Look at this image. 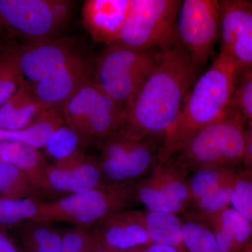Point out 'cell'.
Masks as SVG:
<instances>
[{"label":"cell","instance_id":"obj_1","mask_svg":"<svg viewBox=\"0 0 252 252\" xmlns=\"http://www.w3.org/2000/svg\"><path fill=\"white\" fill-rule=\"evenodd\" d=\"M201 68L181 45L163 51L157 67L126 109L121 130L135 137L165 136Z\"/></svg>","mask_w":252,"mask_h":252},{"label":"cell","instance_id":"obj_2","mask_svg":"<svg viewBox=\"0 0 252 252\" xmlns=\"http://www.w3.org/2000/svg\"><path fill=\"white\" fill-rule=\"evenodd\" d=\"M238 74L233 59L220 51L187 94L178 117L165 134L158 160L171 157L196 132L224 114L231 102Z\"/></svg>","mask_w":252,"mask_h":252},{"label":"cell","instance_id":"obj_3","mask_svg":"<svg viewBox=\"0 0 252 252\" xmlns=\"http://www.w3.org/2000/svg\"><path fill=\"white\" fill-rule=\"evenodd\" d=\"M247 123L233 107L187 141L171 158L187 173L204 167H235L243 162Z\"/></svg>","mask_w":252,"mask_h":252},{"label":"cell","instance_id":"obj_4","mask_svg":"<svg viewBox=\"0 0 252 252\" xmlns=\"http://www.w3.org/2000/svg\"><path fill=\"white\" fill-rule=\"evenodd\" d=\"M162 52L118 44L108 46L94 61L93 81L126 110L157 67Z\"/></svg>","mask_w":252,"mask_h":252},{"label":"cell","instance_id":"obj_5","mask_svg":"<svg viewBox=\"0 0 252 252\" xmlns=\"http://www.w3.org/2000/svg\"><path fill=\"white\" fill-rule=\"evenodd\" d=\"M135 203V185H107L51 201L41 200L34 220L65 222L90 229L99 220L125 211Z\"/></svg>","mask_w":252,"mask_h":252},{"label":"cell","instance_id":"obj_6","mask_svg":"<svg viewBox=\"0 0 252 252\" xmlns=\"http://www.w3.org/2000/svg\"><path fill=\"white\" fill-rule=\"evenodd\" d=\"M165 135L135 137L122 130L100 145L98 161L106 185H135L158 162Z\"/></svg>","mask_w":252,"mask_h":252},{"label":"cell","instance_id":"obj_7","mask_svg":"<svg viewBox=\"0 0 252 252\" xmlns=\"http://www.w3.org/2000/svg\"><path fill=\"white\" fill-rule=\"evenodd\" d=\"M181 3L179 0H132L115 44L160 52L180 46L177 22Z\"/></svg>","mask_w":252,"mask_h":252},{"label":"cell","instance_id":"obj_8","mask_svg":"<svg viewBox=\"0 0 252 252\" xmlns=\"http://www.w3.org/2000/svg\"><path fill=\"white\" fill-rule=\"evenodd\" d=\"M66 125L77 132L84 144L99 146L120 130L126 110L93 81L86 83L62 108Z\"/></svg>","mask_w":252,"mask_h":252},{"label":"cell","instance_id":"obj_9","mask_svg":"<svg viewBox=\"0 0 252 252\" xmlns=\"http://www.w3.org/2000/svg\"><path fill=\"white\" fill-rule=\"evenodd\" d=\"M220 29V1H182L177 22L179 41L200 67L214 54Z\"/></svg>","mask_w":252,"mask_h":252},{"label":"cell","instance_id":"obj_10","mask_svg":"<svg viewBox=\"0 0 252 252\" xmlns=\"http://www.w3.org/2000/svg\"><path fill=\"white\" fill-rule=\"evenodd\" d=\"M189 174L171 158L158 160L135 185V200L148 211L183 214L189 203Z\"/></svg>","mask_w":252,"mask_h":252},{"label":"cell","instance_id":"obj_11","mask_svg":"<svg viewBox=\"0 0 252 252\" xmlns=\"http://www.w3.org/2000/svg\"><path fill=\"white\" fill-rule=\"evenodd\" d=\"M220 51L230 56L238 74L252 71V7L245 0H220Z\"/></svg>","mask_w":252,"mask_h":252},{"label":"cell","instance_id":"obj_12","mask_svg":"<svg viewBox=\"0 0 252 252\" xmlns=\"http://www.w3.org/2000/svg\"><path fill=\"white\" fill-rule=\"evenodd\" d=\"M17 50L23 75L31 84L84 56L77 42L67 37L31 41Z\"/></svg>","mask_w":252,"mask_h":252},{"label":"cell","instance_id":"obj_13","mask_svg":"<svg viewBox=\"0 0 252 252\" xmlns=\"http://www.w3.org/2000/svg\"><path fill=\"white\" fill-rule=\"evenodd\" d=\"M46 179L49 197L56 194L66 196L107 186L98 159L81 151L67 159L49 164Z\"/></svg>","mask_w":252,"mask_h":252},{"label":"cell","instance_id":"obj_14","mask_svg":"<svg viewBox=\"0 0 252 252\" xmlns=\"http://www.w3.org/2000/svg\"><path fill=\"white\" fill-rule=\"evenodd\" d=\"M0 25L27 38L28 42L56 37L49 0H0Z\"/></svg>","mask_w":252,"mask_h":252},{"label":"cell","instance_id":"obj_15","mask_svg":"<svg viewBox=\"0 0 252 252\" xmlns=\"http://www.w3.org/2000/svg\"><path fill=\"white\" fill-rule=\"evenodd\" d=\"M94 61L82 56L43 79L32 84L44 109H62L64 104L86 83L93 79Z\"/></svg>","mask_w":252,"mask_h":252},{"label":"cell","instance_id":"obj_16","mask_svg":"<svg viewBox=\"0 0 252 252\" xmlns=\"http://www.w3.org/2000/svg\"><path fill=\"white\" fill-rule=\"evenodd\" d=\"M89 230L98 245L118 252L129 251L152 243L142 211L117 212L99 220Z\"/></svg>","mask_w":252,"mask_h":252},{"label":"cell","instance_id":"obj_17","mask_svg":"<svg viewBox=\"0 0 252 252\" xmlns=\"http://www.w3.org/2000/svg\"><path fill=\"white\" fill-rule=\"evenodd\" d=\"M132 0H88L82 8L84 27L95 42L107 46L117 42Z\"/></svg>","mask_w":252,"mask_h":252},{"label":"cell","instance_id":"obj_18","mask_svg":"<svg viewBox=\"0 0 252 252\" xmlns=\"http://www.w3.org/2000/svg\"><path fill=\"white\" fill-rule=\"evenodd\" d=\"M221 252H243L252 238V224L230 206L207 221Z\"/></svg>","mask_w":252,"mask_h":252},{"label":"cell","instance_id":"obj_19","mask_svg":"<svg viewBox=\"0 0 252 252\" xmlns=\"http://www.w3.org/2000/svg\"><path fill=\"white\" fill-rule=\"evenodd\" d=\"M0 160L24 172L46 198L49 197L46 179L49 163L39 149L16 141H3L0 142Z\"/></svg>","mask_w":252,"mask_h":252},{"label":"cell","instance_id":"obj_20","mask_svg":"<svg viewBox=\"0 0 252 252\" xmlns=\"http://www.w3.org/2000/svg\"><path fill=\"white\" fill-rule=\"evenodd\" d=\"M44 110L32 86L25 79L19 89L0 106V130H18L29 126Z\"/></svg>","mask_w":252,"mask_h":252},{"label":"cell","instance_id":"obj_21","mask_svg":"<svg viewBox=\"0 0 252 252\" xmlns=\"http://www.w3.org/2000/svg\"><path fill=\"white\" fill-rule=\"evenodd\" d=\"M11 228L22 252H61L63 230L53 223L31 220Z\"/></svg>","mask_w":252,"mask_h":252},{"label":"cell","instance_id":"obj_22","mask_svg":"<svg viewBox=\"0 0 252 252\" xmlns=\"http://www.w3.org/2000/svg\"><path fill=\"white\" fill-rule=\"evenodd\" d=\"M64 124L62 109H44L24 128L12 131L0 130V142L16 141L38 149L44 148L51 134Z\"/></svg>","mask_w":252,"mask_h":252},{"label":"cell","instance_id":"obj_23","mask_svg":"<svg viewBox=\"0 0 252 252\" xmlns=\"http://www.w3.org/2000/svg\"><path fill=\"white\" fill-rule=\"evenodd\" d=\"M144 225L152 243L187 252L184 243L183 220L171 212L142 211Z\"/></svg>","mask_w":252,"mask_h":252},{"label":"cell","instance_id":"obj_24","mask_svg":"<svg viewBox=\"0 0 252 252\" xmlns=\"http://www.w3.org/2000/svg\"><path fill=\"white\" fill-rule=\"evenodd\" d=\"M236 172L234 167L213 166L199 169L189 174V205L233 182Z\"/></svg>","mask_w":252,"mask_h":252},{"label":"cell","instance_id":"obj_25","mask_svg":"<svg viewBox=\"0 0 252 252\" xmlns=\"http://www.w3.org/2000/svg\"><path fill=\"white\" fill-rule=\"evenodd\" d=\"M0 198L10 200L46 198L24 172L0 160Z\"/></svg>","mask_w":252,"mask_h":252},{"label":"cell","instance_id":"obj_26","mask_svg":"<svg viewBox=\"0 0 252 252\" xmlns=\"http://www.w3.org/2000/svg\"><path fill=\"white\" fill-rule=\"evenodd\" d=\"M234 182L189 204L182 214L184 220L207 223L212 217L231 206Z\"/></svg>","mask_w":252,"mask_h":252},{"label":"cell","instance_id":"obj_27","mask_svg":"<svg viewBox=\"0 0 252 252\" xmlns=\"http://www.w3.org/2000/svg\"><path fill=\"white\" fill-rule=\"evenodd\" d=\"M20 65L17 48L0 45V106L19 89L25 80Z\"/></svg>","mask_w":252,"mask_h":252},{"label":"cell","instance_id":"obj_28","mask_svg":"<svg viewBox=\"0 0 252 252\" xmlns=\"http://www.w3.org/2000/svg\"><path fill=\"white\" fill-rule=\"evenodd\" d=\"M41 200L36 198L10 200L0 198V226L11 227L35 220Z\"/></svg>","mask_w":252,"mask_h":252},{"label":"cell","instance_id":"obj_29","mask_svg":"<svg viewBox=\"0 0 252 252\" xmlns=\"http://www.w3.org/2000/svg\"><path fill=\"white\" fill-rule=\"evenodd\" d=\"M187 252H221L215 235L206 223L183 220Z\"/></svg>","mask_w":252,"mask_h":252},{"label":"cell","instance_id":"obj_30","mask_svg":"<svg viewBox=\"0 0 252 252\" xmlns=\"http://www.w3.org/2000/svg\"><path fill=\"white\" fill-rule=\"evenodd\" d=\"M82 144L77 132L64 124L51 134L44 149L48 155L57 162L67 159L80 151Z\"/></svg>","mask_w":252,"mask_h":252},{"label":"cell","instance_id":"obj_31","mask_svg":"<svg viewBox=\"0 0 252 252\" xmlns=\"http://www.w3.org/2000/svg\"><path fill=\"white\" fill-rule=\"evenodd\" d=\"M231 207L252 224V172H236Z\"/></svg>","mask_w":252,"mask_h":252},{"label":"cell","instance_id":"obj_32","mask_svg":"<svg viewBox=\"0 0 252 252\" xmlns=\"http://www.w3.org/2000/svg\"><path fill=\"white\" fill-rule=\"evenodd\" d=\"M230 106L252 124V71L238 74Z\"/></svg>","mask_w":252,"mask_h":252},{"label":"cell","instance_id":"obj_33","mask_svg":"<svg viewBox=\"0 0 252 252\" xmlns=\"http://www.w3.org/2000/svg\"><path fill=\"white\" fill-rule=\"evenodd\" d=\"M97 243L87 228L63 230L61 252H95Z\"/></svg>","mask_w":252,"mask_h":252},{"label":"cell","instance_id":"obj_34","mask_svg":"<svg viewBox=\"0 0 252 252\" xmlns=\"http://www.w3.org/2000/svg\"><path fill=\"white\" fill-rule=\"evenodd\" d=\"M49 4L55 22L61 29L69 19L72 11L73 1L67 0H49Z\"/></svg>","mask_w":252,"mask_h":252},{"label":"cell","instance_id":"obj_35","mask_svg":"<svg viewBox=\"0 0 252 252\" xmlns=\"http://www.w3.org/2000/svg\"><path fill=\"white\" fill-rule=\"evenodd\" d=\"M243 162L245 170L252 172V124H249L247 126L246 146Z\"/></svg>","mask_w":252,"mask_h":252},{"label":"cell","instance_id":"obj_36","mask_svg":"<svg viewBox=\"0 0 252 252\" xmlns=\"http://www.w3.org/2000/svg\"><path fill=\"white\" fill-rule=\"evenodd\" d=\"M0 252H22L16 242L1 229H0Z\"/></svg>","mask_w":252,"mask_h":252},{"label":"cell","instance_id":"obj_37","mask_svg":"<svg viewBox=\"0 0 252 252\" xmlns=\"http://www.w3.org/2000/svg\"><path fill=\"white\" fill-rule=\"evenodd\" d=\"M125 252H179L175 248H171L167 245H161V244L158 243H149L148 245H144V246L140 247L133 249V250H129V251Z\"/></svg>","mask_w":252,"mask_h":252},{"label":"cell","instance_id":"obj_38","mask_svg":"<svg viewBox=\"0 0 252 252\" xmlns=\"http://www.w3.org/2000/svg\"><path fill=\"white\" fill-rule=\"evenodd\" d=\"M95 252H121L116 251V250H111V249L104 248L97 243V247H96Z\"/></svg>","mask_w":252,"mask_h":252},{"label":"cell","instance_id":"obj_39","mask_svg":"<svg viewBox=\"0 0 252 252\" xmlns=\"http://www.w3.org/2000/svg\"><path fill=\"white\" fill-rule=\"evenodd\" d=\"M243 252H252V238Z\"/></svg>","mask_w":252,"mask_h":252},{"label":"cell","instance_id":"obj_40","mask_svg":"<svg viewBox=\"0 0 252 252\" xmlns=\"http://www.w3.org/2000/svg\"><path fill=\"white\" fill-rule=\"evenodd\" d=\"M249 3H250V4L251 5V6L252 7V0H250V1H248Z\"/></svg>","mask_w":252,"mask_h":252}]
</instances>
